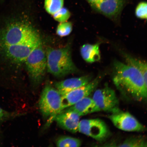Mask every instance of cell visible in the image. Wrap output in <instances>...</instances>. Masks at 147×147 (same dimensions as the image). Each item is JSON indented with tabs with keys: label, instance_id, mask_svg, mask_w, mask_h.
<instances>
[{
	"label": "cell",
	"instance_id": "ba28073f",
	"mask_svg": "<svg viewBox=\"0 0 147 147\" xmlns=\"http://www.w3.org/2000/svg\"><path fill=\"white\" fill-rule=\"evenodd\" d=\"M101 77V76H97L86 85L62 95L59 113L62 110L73 106L84 97L89 96L96 89L102 79Z\"/></svg>",
	"mask_w": 147,
	"mask_h": 147
},
{
	"label": "cell",
	"instance_id": "603a6c76",
	"mask_svg": "<svg viewBox=\"0 0 147 147\" xmlns=\"http://www.w3.org/2000/svg\"><path fill=\"white\" fill-rule=\"evenodd\" d=\"M2 1V0H0V1Z\"/></svg>",
	"mask_w": 147,
	"mask_h": 147
},
{
	"label": "cell",
	"instance_id": "6da1fadb",
	"mask_svg": "<svg viewBox=\"0 0 147 147\" xmlns=\"http://www.w3.org/2000/svg\"><path fill=\"white\" fill-rule=\"evenodd\" d=\"M113 80L117 89L126 98L138 102L146 100L147 84L135 67L115 60Z\"/></svg>",
	"mask_w": 147,
	"mask_h": 147
},
{
	"label": "cell",
	"instance_id": "7402d4cb",
	"mask_svg": "<svg viewBox=\"0 0 147 147\" xmlns=\"http://www.w3.org/2000/svg\"><path fill=\"white\" fill-rule=\"evenodd\" d=\"M88 3H90V4H92V3L96 2L98 0H86Z\"/></svg>",
	"mask_w": 147,
	"mask_h": 147
},
{
	"label": "cell",
	"instance_id": "5bb4252c",
	"mask_svg": "<svg viewBox=\"0 0 147 147\" xmlns=\"http://www.w3.org/2000/svg\"><path fill=\"white\" fill-rule=\"evenodd\" d=\"M123 55L127 64L136 68L142 75L145 82L147 84V67L146 62L133 58L129 55L125 54Z\"/></svg>",
	"mask_w": 147,
	"mask_h": 147
},
{
	"label": "cell",
	"instance_id": "d6986e66",
	"mask_svg": "<svg viewBox=\"0 0 147 147\" xmlns=\"http://www.w3.org/2000/svg\"><path fill=\"white\" fill-rule=\"evenodd\" d=\"M70 16L71 13L69 10L63 7L53 15L54 19L60 23L67 21Z\"/></svg>",
	"mask_w": 147,
	"mask_h": 147
},
{
	"label": "cell",
	"instance_id": "e0dca14e",
	"mask_svg": "<svg viewBox=\"0 0 147 147\" xmlns=\"http://www.w3.org/2000/svg\"><path fill=\"white\" fill-rule=\"evenodd\" d=\"M64 0H45V8L48 13L52 15L63 7Z\"/></svg>",
	"mask_w": 147,
	"mask_h": 147
},
{
	"label": "cell",
	"instance_id": "4fadbf2b",
	"mask_svg": "<svg viewBox=\"0 0 147 147\" xmlns=\"http://www.w3.org/2000/svg\"><path fill=\"white\" fill-rule=\"evenodd\" d=\"M80 53L83 59L88 63L98 61L100 59V44H86L81 48Z\"/></svg>",
	"mask_w": 147,
	"mask_h": 147
},
{
	"label": "cell",
	"instance_id": "9a60e30c",
	"mask_svg": "<svg viewBox=\"0 0 147 147\" xmlns=\"http://www.w3.org/2000/svg\"><path fill=\"white\" fill-rule=\"evenodd\" d=\"M117 146L144 147L147 146L146 139L142 136H134L128 138Z\"/></svg>",
	"mask_w": 147,
	"mask_h": 147
},
{
	"label": "cell",
	"instance_id": "8fae6325",
	"mask_svg": "<svg viewBox=\"0 0 147 147\" xmlns=\"http://www.w3.org/2000/svg\"><path fill=\"white\" fill-rule=\"evenodd\" d=\"M92 80V77L86 75L80 78L67 79L55 84L56 89L61 96L74 90L82 87L89 83Z\"/></svg>",
	"mask_w": 147,
	"mask_h": 147
},
{
	"label": "cell",
	"instance_id": "7c38bea8",
	"mask_svg": "<svg viewBox=\"0 0 147 147\" xmlns=\"http://www.w3.org/2000/svg\"><path fill=\"white\" fill-rule=\"evenodd\" d=\"M62 111L74 112L80 117L100 111L93 99L88 96Z\"/></svg>",
	"mask_w": 147,
	"mask_h": 147
},
{
	"label": "cell",
	"instance_id": "277c9868",
	"mask_svg": "<svg viewBox=\"0 0 147 147\" xmlns=\"http://www.w3.org/2000/svg\"><path fill=\"white\" fill-rule=\"evenodd\" d=\"M61 103V95L56 88L49 84L46 85L42 92L39 105L43 117L49 118V123L59 113Z\"/></svg>",
	"mask_w": 147,
	"mask_h": 147
},
{
	"label": "cell",
	"instance_id": "9c48e42d",
	"mask_svg": "<svg viewBox=\"0 0 147 147\" xmlns=\"http://www.w3.org/2000/svg\"><path fill=\"white\" fill-rule=\"evenodd\" d=\"M125 0H98L91 4L92 8L111 18L117 17L125 4Z\"/></svg>",
	"mask_w": 147,
	"mask_h": 147
},
{
	"label": "cell",
	"instance_id": "8992f818",
	"mask_svg": "<svg viewBox=\"0 0 147 147\" xmlns=\"http://www.w3.org/2000/svg\"><path fill=\"white\" fill-rule=\"evenodd\" d=\"M95 90L92 98L100 111L112 113L120 109L119 100L115 91L107 84L103 88Z\"/></svg>",
	"mask_w": 147,
	"mask_h": 147
},
{
	"label": "cell",
	"instance_id": "ac0fdd59",
	"mask_svg": "<svg viewBox=\"0 0 147 147\" xmlns=\"http://www.w3.org/2000/svg\"><path fill=\"white\" fill-rule=\"evenodd\" d=\"M72 24L67 21L60 23L57 28L56 33L58 35L63 37L69 35L72 30Z\"/></svg>",
	"mask_w": 147,
	"mask_h": 147
},
{
	"label": "cell",
	"instance_id": "2e32d148",
	"mask_svg": "<svg viewBox=\"0 0 147 147\" xmlns=\"http://www.w3.org/2000/svg\"><path fill=\"white\" fill-rule=\"evenodd\" d=\"M56 144L58 147H78L81 146L82 141L76 138L63 136L58 138Z\"/></svg>",
	"mask_w": 147,
	"mask_h": 147
},
{
	"label": "cell",
	"instance_id": "3957f363",
	"mask_svg": "<svg viewBox=\"0 0 147 147\" xmlns=\"http://www.w3.org/2000/svg\"><path fill=\"white\" fill-rule=\"evenodd\" d=\"M25 63L33 84L38 85L43 80L47 69V56L41 42L33 49Z\"/></svg>",
	"mask_w": 147,
	"mask_h": 147
},
{
	"label": "cell",
	"instance_id": "5b68a950",
	"mask_svg": "<svg viewBox=\"0 0 147 147\" xmlns=\"http://www.w3.org/2000/svg\"><path fill=\"white\" fill-rule=\"evenodd\" d=\"M78 131L100 142L105 140L110 134L106 123L98 118L80 121Z\"/></svg>",
	"mask_w": 147,
	"mask_h": 147
},
{
	"label": "cell",
	"instance_id": "52a82bcc",
	"mask_svg": "<svg viewBox=\"0 0 147 147\" xmlns=\"http://www.w3.org/2000/svg\"><path fill=\"white\" fill-rule=\"evenodd\" d=\"M108 117L116 127L123 131L140 132L146 129L144 125L128 112L119 109L112 113Z\"/></svg>",
	"mask_w": 147,
	"mask_h": 147
},
{
	"label": "cell",
	"instance_id": "30bf717a",
	"mask_svg": "<svg viewBox=\"0 0 147 147\" xmlns=\"http://www.w3.org/2000/svg\"><path fill=\"white\" fill-rule=\"evenodd\" d=\"M80 117L74 112L62 111L56 115L54 120L60 127L75 133L78 131Z\"/></svg>",
	"mask_w": 147,
	"mask_h": 147
},
{
	"label": "cell",
	"instance_id": "7a4b0ae2",
	"mask_svg": "<svg viewBox=\"0 0 147 147\" xmlns=\"http://www.w3.org/2000/svg\"><path fill=\"white\" fill-rule=\"evenodd\" d=\"M46 53L47 69L54 76L60 78L78 71L71 59L69 46L59 49L49 48Z\"/></svg>",
	"mask_w": 147,
	"mask_h": 147
},
{
	"label": "cell",
	"instance_id": "44dd1931",
	"mask_svg": "<svg viewBox=\"0 0 147 147\" xmlns=\"http://www.w3.org/2000/svg\"><path fill=\"white\" fill-rule=\"evenodd\" d=\"M17 114L6 111L0 107V126L3 123L17 116Z\"/></svg>",
	"mask_w": 147,
	"mask_h": 147
},
{
	"label": "cell",
	"instance_id": "ffe728a7",
	"mask_svg": "<svg viewBox=\"0 0 147 147\" xmlns=\"http://www.w3.org/2000/svg\"><path fill=\"white\" fill-rule=\"evenodd\" d=\"M147 3L142 1L137 5L135 10L136 16L142 19H146L147 17Z\"/></svg>",
	"mask_w": 147,
	"mask_h": 147
}]
</instances>
